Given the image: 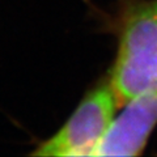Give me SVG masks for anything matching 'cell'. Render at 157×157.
Segmentation results:
<instances>
[{"label":"cell","instance_id":"obj_2","mask_svg":"<svg viewBox=\"0 0 157 157\" xmlns=\"http://www.w3.org/2000/svg\"><path fill=\"white\" fill-rule=\"evenodd\" d=\"M119 106L109 78L92 89L54 136L33 152L36 156H94Z\"/></svg>","mask_w":157,"mask_h":157},{"label":"cell","instance_id":"obj_1","mask_svg":"<svg viewBox=\"0 0 157 157\" xmlns=\"http://www.w3.org/2000/svg\"><path fill=\"white\" fill-rule=\"evenodd\" d=\"M109 81L119 105L157 92V0L127 11Z\"/></svg>","mask_w":157,"mask_h":157},{"label":"cell","instance_id":"obj_3","mask_svg":"<svg viewBox=\"0 0 157 157\" xmlns=\"http://www.w3.org/2000/svg\"><path fill=\"white\" fill-rule=\"evenodd\" d=\"M115 114L94 156H139L157 126V92L132 98Z\"/></svg>","mask_w":157,"mask_h":157}]
</instances>
